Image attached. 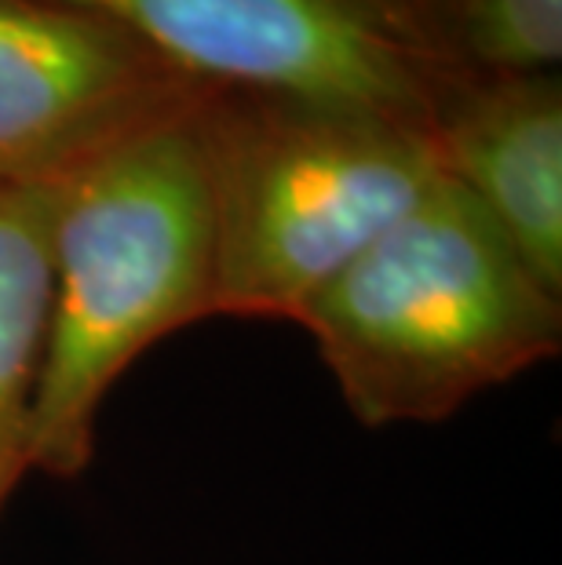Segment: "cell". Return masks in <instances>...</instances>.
<instances>
[{"label":"cell","instance_id":"cell-1","mask_svg":"<svg viewBox=\"0 0 562 565\" xmlns=\"http://www.w3.org/2000/svg\"><path fill=\"white\" fill-rule=\"evenodd\" d=\"M201 99L52 179V307L30 475L74 482L121 376L165 335L216 318V231Z\"/></svg>","mask_w":562,"mask_h":565},{"label":"cell","instance_id":"cell-2","mask_svg":"<svg viewBox=\"0 0 562 565\" xmlns=\"http://www.w3.org/2000/svg\"><path fill=\"white\" fill-rule=\"evenodd\" d=\"M293 324L365 430L442 424L562 354V296L446 175Z\"/></svg>","mask_w":562,"mask_h":565},{"label":"cell","instance_id":"cell-3","mask_svg":"<svg viewBox=\"0 0 562 565\" xmlns=\"http://www.w3.org/2000/svg\"><path fill=\"white\" fill-rule=\"evenodd\" d=\"M216 318L293 321L442 183L432 128L289 95L205 92Z\"/></svg>","mask_w":562,"mask_h":565},{"label":"cell","instance_id":"cell-4","mask_svg":"<svg viewBox=\"0 0 562 565\" xmlns=\"http://www.w3.org/2000/svg\"><path fill=\"white\" fill-rule=\"evenodd\" d=\"M121 26L209 92L358 106L432 128L460 74L416 0H59Z\"/></svg>","mask_w":562,"mask_h":565},{"label":"cell","instance_id":"cell-5","mask_svg":"<svg viewBox=\"0 0 562 565\" xmlns=\"http://www.w3.org/2000/svg\"><path fill=\"white\" fill-rule=\"evenodd\" d=\"M201 92L92 11L0 0V186L52 183Z\"/></svg>","mask_w":562,"mask_h":565},{"label":"cell","instance_id":"cell-6","mask_svg":"<svg viewBox=\"0 0 562 565\" xmlns=\"http://www.w3.org/2000/svg\"><path fill=\"white\" fill-rule=\"evenodd\" d=\"M432 139L442 175L475 201L533 278L562 296L559 74L449 81Z\"/></svg>","mask_w":562,"mask_h":565},{"label":"cell","instance_id":"cell-7","mask_svg":"<svg viewBox=\"0 0 562 565\" xmlns=\"http://www.w3.org/2000/svg\"><path fill=\"white\" fill-rule=\"evenodd\" d=\"M52 307V186H0V514L30 478Z\"/></svg>","mask_w":562,"mask_h":565},{"label":"cell","instance_id":"cell-8","mask_svg":"<svg viewBox=\"0 0 562 565\" xmlns=\"http://www.w3.org/2000/svg\"><path fill=\"white\" fill-rule=\"evenodd\" d=\"M460 77L559 74L562 0H416Z\"/></svg>","mask_w":562,"mask_h":565}]
</instances>
